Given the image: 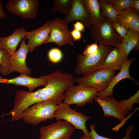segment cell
<instances>
[{
	"instance_id": "obj_1",
	"label": "cell",
	"mask_w": 139,
	"mask_h": 139,
	"mask_svg": "<svg viewBox=\"0 0 139 139\" xmlns=\"http://www.w3.org/2000/svg\"><path fill=\"white\" fill-rule=\"evenodd\" d=\"M64 90L61 80L55 75H50L47 84L42 88L31 92L24 90L17 91L14 107L9 113L14 119H20L23 111L35 103L48 100L60 102L63 99Z\"/></svg>"
},
{
	"instance_id": "obj_2",
	"label": "cell",
	"mask_w": 139,
	"mask_h": 139,
	"mask_svg": "<svg viewBox=\"0 0 139 139\" xmlns=\"http://www.w3.org/2000/svg\"><path fill=\"white\" fill-rule=\"evenodd\" d=\"M59 105L53 100L36 103L23 111L21 119L27 124L37 126L42 122L54 119V113Z\"/></svg>"
},
{
	"instance_id": "obj_3",
	"label": "cell",
	"mask_w": 139,
	"mask_h": 139,
	"mask_svg": "<svg viewBox=\"0 0 139 139\" xmlns=\"http://www.w3.org/2000/svg\"><path fill=\"white\" fill-rule=\"evenodd\" d=\"M112 46L99 44L97 51L91 55L79 54L77 57L78 62L75 68L76 74L84 75L100 69L106 57L113 49Z\"/></svg>"
},
{
	"instance_id": "obj_4",
	"label": "cell",
	"mask_w": 139,
	"mask_h": 139,
	"mask_svg": "<svg viewBox=\"0 0 139 139\" xmlns=\"http://www.w3.org/2000/svg\"><path fill=\"white\" fill-rule=\"evenodd\" d=\"M90 27L91 39L99 44L117 47L122 42L123 39L115 30L107 18L100 24Z\"/></svg>"
},
{
	"instance_id": "obj_5",
	"label": "cell",
	"mask_w": 139,
	"mask_h": 139,
	"mask_svg": "<svg viewBox=\"0 0 139 139\" xmlns=\"http://www.w3.org/2000/svg\"><path fill=\"white\" fill-rule=\"evenodd\" d=\"M98 90L93 88L82 85H71L64 92L63 102L70 105L75 104L77 107L93 103Z\"/></svg>"
},
{
	"instance_id": "obj_6",
	"label": "cell",
	"mask_w": 139,
	"mask_h": 139,
	"mask_svg": "<svg viewBox=\"0 0 139 139\" xmlns=\"http://www.w3.org/2000/svg\"><path fill=\"white\" fill-rule=\"evenodd\" d=\"M117 71L99 69L87 75L75 77L74 82L78 85L93 88L98 92H100L107 87Z\"/></svg>"
},
{
	"instance_id": "obj_7",
	"label": "cell",
	"mask_w": 139,
	"mask_h": 139,
	"mask_svg": "<svg viewBox=\"0 0 139 139\" xmlns=\"http://www.w3.org/2000/svg\"><path fill=\"white\" fill-rule=\"evenodd\" d=\"M54 117L57 120H63L68 122L75 129L82 131L85 135H89L85 124L90 117L71 109L68 104L63 102L59 105L54 113Z\"/></svg>"
},
{
	"instance_id": "obj_8",
	"label": "cell",
	"mask_w": 139,
	"mask_h": 139,
	"mask_svg": "<svg viewBox=\"0 0 139 139\" xmlns=\"http://www.w3.org/2000/svg\"><path fill=\"white\" fill-rule=\"evenodd\" d=\"M75 129L68 122L60 120L40 127L39 139H70Z\"/></svg>"
},
{
	"instance_id": "obj_9",
	"label": "cell",
	"mask_w": 139,
	"mask_h": 139,
	"mask_svg": "<svg viewBox=\"0 0 139 139\" xmlns=\"http://www.w3.org/2000/svg\"><path fill=\"white\" fill-rule=\"evenodd\" d=\"M39 7V3L37 0H10L6 5L10 13L29 19L36 18Z\"/></svg>"
},
{
	"instance_id": "obj_10",
	"label": "cell",
	"mask_w": 139,
	"mask_h": 139,
	"mask_svg": "<svg viewBox=\"0 0 139 139\" xmlns=\"http://www.w3.org/2000/svg\"><path fill=\"white\" fill-rule=\"evenodd\" d=\"M71 31L67 25L63 23L62 19H55L51 21L49 38L43 44L53 42L59 46H63L66 44L73 46Z\"/></svg>"
},
{
	"instance_id": "obj_11",
	"label": "cell",
	"mask_w": 139,
	"mask_h": 139,
	"mask_svg": "<svg viewBox=\"0 0 139 139\" xmlns=\"http://www.w3.org/2000/svg\"><path fill=\"white\" fill-rule=\"evenodd\" d=\"M94 99L102 107L105 116H113L121 121L125 119V114H129V111L123 105L112 97H108L102 100L96 96Z\"/></svg>"
},
{
	"instance_id": "obj_12",
	"label": "cell",
	"mask_w": 139,
	"mask_h": 139,
	"mask_svg": "<svg viewBox=\"0 0 139 139\" xmlns=\"http://www.w3.org/2000/svg\"><path fill=\"white\" fill-rule=\"evenodd\" d=\"M48 81V75L35 78L30 77L27 74H21L18 77L11 79L3 78L0 77V83L25 86L28 88V92H33L36 88L38 87L45 86L47 84Z\"/></svg>"
},
{
	"instance_id": "obj_13",
	"label": "cell",
	"mask_w": 139,
	"mask_h": 139,
	"mask_svg": "<svg viewBox=\"0 0 139 139\" xmlns=\"http://www.w3.org/2000/svg\"><path fill=\"white\" fill-rule=\"evenodd\" d=\"M25 37L23 39L19 49L12 55L9 74L13 72H16L21 74H31V71L26 64V57L29 50L28 45L25 43Z\"/></svg>"
},
{
	"instance_id": "obj_14",
	"label": "cell",
	"mask_w": 139,
	"mask_h": 139,
	"mask_svg": "<svg viewBox=\"0 0 139 139\" xmlns=\"http://www.w3.org/2000/svg\"><path fill=\"white\" fill-rule=\"evenodd\" d=\"M51 21H47L42 26L36 30L27 32L25 38L28 40L27 45L30 53H32L36 47L44 44L48 39Z\"/></svg>"
},
{
	"instance_id": "obj_15",
	"label": "cell",
	"mask_w": 139,
	"mask_h": 139,
	"mask_svg": "<svg viewBox=\"0 0 139 139\" xmlns=\"http://www.w3.org/2000/svg\"><path fill=\"white\" fill-rule=\"evenodd\" d=\"M135 58V57H133L130 59H127L123 65L120 71L115 76L107 87L102 91L98 92L96 94V96L102 100L108 97H112L114 87L119 82L125 79H131L135 81L138 85V83L130 76L129 73V68L131 64Z\"/></svg>"
},
{
	"instance_id": "obj_16",
	"label": "cell",
	"mask_w": 139,
	"mask_h": 139,
	"mask_svg": "<svg viewBox=\"0 0 139 139\" xmlns=\"http://www.w3.org/2000/svg\"><path fill=\"white\" fill-rule=\"evenodd\" d=\"M75 20L80 21L85 28H89L91 26L82 0H73L71 8L62 22L64 24L67 25L69 22Z\"/></svg>"
},
{
	"instance_id": "obj_17",
	"label": "cell",
	"mask_w": 139,
	"mask_h": 139,
	"mask_svg": "<svg viewBox=\"0 0 139 139\" xmlns=\"http://www.w3.org/2000/svg\"><path fill=\"white\" fill-rule=\"evenodd\" d=\"M27 32L24 28L21 27L16 29L8 36L0 37V48L6 49L12 55L16 51L19 43L25 37Z\"/></svg>"
},
{
	"instance_id": "obj_18",
	"label": "cell",
	"mask_w": 139,
	"mask_h": 139,
	"mask_svg": "<svg viewBox=\"0 0 139 139\" xmlns=\"http://www.w3.org/2000/svg\"><path fill=\"white\" fill-rule=\"evenodd\" d=\"M128 59L120 50L115 47L108 55L100 69L120 70L125 61Z\"/></svg>"
},
{
	"instance_id": "obj_19",
	"label": "cell",
	"mask_w": 139,
	"mask_h": 139,
	"mask_svg": "<svg viewBox=\"0 0 139 139\" xmlns=\"http://www.w3.org/2000/svg\"><path fill=\"white\" fill-rule=\"evenodd\" d=\"M85 10L91 26L101 24L105 17L103 16L97 0H82Z\"/></svg>"
},
{
	"instance_id": "obj_20",
	"label": "cell",
	"mask_w": 139,
	"mask_h": 139,
	"mask_svg": "<svg viewBox=\"0 0 139 139\" xmlns=\"http://www.w3.org/2000/svg\"><path fill=\"white\" fill-rule=\"evenodd\" d=\"M116 22L128 29L139 32V14L132 7L126 11L118 12Z\"/></svg>"
},
{
	"instance_id": "obj_21",
	"label": "cell",
	"mask_w": 139,
	"mask_h": 139,
	"mask_svg": "<svg viewBox=\"0 0 139 139\" xmlns=\"http://www.w3.org/2000/svg\"><path fill=\"white\" fill-rule=\"evenodd\" d=\"M128 58V55L132 50H139V32L133 29H128L123 38L122 42L117 46Z\"/></svg>"
},
{
	"instance_id": "obj_22",
	"label": "cell",
	"mask_w": 139,
	"mask_h": 139,
	"mask_svg": "<svg viewBox=\"0 0 139 139\" xmlns=\"http://www.w3.org/2000/svg\"><path fill=\"white\" fill-rule=\"evenodd\" d=\"M98 1L104 17L108 18L111 24L116 22L118 12L114 9L112 6L113 0Z\"/></svg>"
},
{
	"instance_id": "obj_23",
	"label": "cell",
	"mask_w": 139,
	"mask_h": 139,
	"mask_svg": "<svg viewBox=\"0 0 139 139\" xmlns=\"http://www.w3.org/2000/svg\"><path fill=\"white\" fill-rule=\"evenodd\" d=\"M12 55L6 49L0 48V74L9 75L11 67Z\"/></svg>"
},
{
	"instance_id": "obj_24",
	"label": "cell",
	"mask_w": 139,
	"mask_h": 139,
	"mask_svg": "<svg viewBox=\"0 0 139 139\" xmlns=\"http://www.w3.org/2000/svg\"><path fill=\"white\" fill-rule=\"evenodd\" d=\"M54 6L52 11H59L65 15L69 11L73 0H54Z\"/></svg>"
},
{
	"instance_id": "obj_25",
	"label": "cell",
	"mask_w": 139,
	"mask_h": 139,
	"mask_svg": "<svg viewBox=\"0 0 139 139\" xmlns=\"http://www.w3.org/2000/svg\"><path fill=\"white\" fill-rule=\"evenodd\" d=\"M90 127V131L89 132L88 134L93 139H112L102 136L98 134L95 130L96 127L94 124H91ZM134 127L133 125L128 126L125 133V136L121 139H134L131 138L130 137L131 133L134 130Z\"/></svg>"
},
{
	"instance_id": "obj_26",
	"label": "cell",
	"mask_w": 139,
	"mask_h": 139,
	"mask_svg": "<svg viewBox=\"0 0 139 139\" xmlns=\"http://www.w3.org/2000/svg\"><path fill=\"white\" fill-rule=\"evenodd\" d=\"M133 0H113L112 5L118 12L126 11L132 7Z\"/></svg>"
},
{
	"instance_id": "obj_27",
	"label": "cell",
	"mask_w": 139,
	"mask_h": 139,
	"mask_svg": "<svg viewBox=\"0 0 139 139\" xmlns=\"http://www.w3.org/2000/svg\"><path fill=\"white\" fill-rule=\"evenodd\" d=\"M119 102L128 111L132 110L133 108L134 103H139V90L133 96L128 99L121 100Z\"/></svg>"
},
{
	"instance_id": "obj_28",
	"label": "cell",
	"mask_w": 139,
	"mask_h": 139,
	"mask_svg": "<svg viewBox=\"0 0 139 139\" xmlns=\"http://www.w3.org/2000/svg\"><path fill=\"white\" fill-rule=\"evenodd\" d=\"M48 56L50 61L54 63L59 62L62 58V54L60 50L57 48L51 49L49 51Z\"/></svg>"
},
{
	"instance_id": "obj_29",
	"label": "cell",
	"mask_w": 139,
	"mask_h": 139,
	"mask_svg": "<svg viewBox=\"0 0 139 139\" xmlns=\"http://www.w3.org/2000/svg\"><path fill=\"white\" fill-rule=\"evenodd\" d=\"M111 24L115 30L123 39L126 35L128 29L125 27L116 22Z\"/></svg>"
},
{
	"instance_id": "obj_30",
	"label": "cell",
	"mask_w": 139,
	"mask_h": 139,
	"mask_svg": "<svg viewBox=\"0 0 139 139\" xmlns=\"http://www.w3.org/2000/svg\"><path fill=\"white\" fill-rule=\"evenodd\" d=\"M95 42L88 45L82 54L85 56L89 55L96 52L99 47V46Z\"/></svg>"
},
{
	"instance_id": "obj_31",
	"label": "cell",
	"mask_w": 139,
	"mask_h": 139,
	"mask_svg": "<svg viewBox=\"0 0 139 139\" xmlns=\"http://www.w3.org/2000/svg\"><path fill=\"white\" fill-rule=\"evenodd\" d=\"M71 33L73 41L80 40L82 36L81 32L74 29L71 31Z\"/></svg>"
},
{
	"instance_id": "obj_32",
	"label": "cell",
	"mask_w": 139,
	"mask_h": 139,
	"mask_svg": "<svg viewBox=\"0 0 139 139\" xmlns=\"http://www.w3.org/2000/svg\"><path fill=\"white\" fill-rule=\"evenodd\" d=\"M74 29L80 32H84L85 30V27L81 22L77 21L73 24Z\"/></svg>"
},
{
	"instance_id": "obj_33",
	"label": "cell",
	"mask_w": 139,
	"mask_h": 139,
	"mask_svg": "<svg viewBox=\"0 0 139 139\" xmlns=\"http://www.w3.org/2000/svg\"><path fill=\"white\" fill-rule=\"evenodd\" d=\"M6 16L5 13L3 11V4L2 1L0 0V19H5Z\"/></svg>"
},
{
	"instance_id": "obj_34",
	"label": "cell",
	"mask_w": 139,
	"mask_h": 139,
	"mask_svg": "<svg viewBox=\"0 0 139 139\" xmlns=\"http://www.w3.org/2000/svg\"><path fill=\"white\" fill-rule=\"evenodd\" d=\"M132 7L139 13V0H133Z\"/></svg>"
},
{
	"instance_id": "obj_35",
	"label": "cell",
	"mask_w": 139,
	"mask_h": 139,
	"mask_svg": "<svg viewBox=\"0 0 139 139\" xmlns=\"http://www.w3.org/2000/svg\"><path fill=\"white\" fill-rule=\"evenodd\" d=\"M80 139H93L89 134L88 135L85 134L82 136Z\"/></svg>"
}]
</instances>
